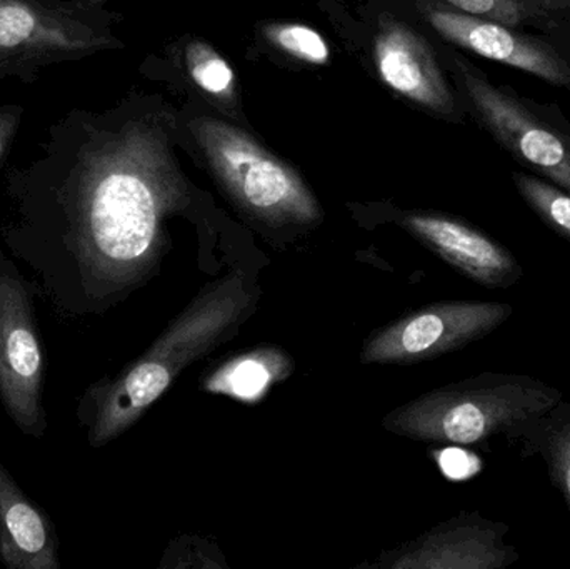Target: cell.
I'll return each instance as SVG.
<instances>
[{"mask_svg": "<svg viewBox=\"0 0 570 569\" xmlns=\"http://www.w3.org/2000/svg\"><path fill=\"white\" fill-rule=\"evenodd\" d=\"M514 306L501 301H439L375 331L362 347L364 364L435 360L484 340L508 323Z\"/></svg>", "mask_w": 570, "mask_h": 569, "instance_id": "obj_7", "label": "cell"}, {"mask_svg": "<svg viewBox=\"0 0 570 569\" xmlns=\"http://www.w3.org/2000/svg\"><path fill=\"white\" fill-rule=\"evenodd\" d=\"M454 70L475 119L492 139L535 176L570 194V129L509 87L495 86L468 60L454 57Z\"/></svg>", "mask_w": 570, "mask_h": 569, "instance_id": "obj_6", "label": "cell"}, {"mask_svg": "<svg viewBox=\"0 0 570 569\" xmlns=\"http://www.w3.org/2000/svg\"><path fill=\"white\" fill-rule=\"evenodd\" d=\"M419 9L448 42L524 70L551 86L570 87V59L549 40L519 32V27L468 16L438 0H419Z\"/></svg>", "mask_w": 570, "mask_h": 569, "instance_id": "obj_8", "label": "cell"}, {"mask_svg": "<svg viewBox=\"0 0 570 569\" xmlns=\"http://www.w3.org/2000/svg\"><path fill=\"white\" fill-rule=\"evenodd\" d=\"M294 371L291 356L279 347H256L224 361L206 380L207 393L233 398L240 403H257L273 386L283 383Z\"/></svg>", "mask_w": 570, "mask_h": 569, "instance_id": "obj_14", "label": "cell"}, {"mask_svg": "<svg viewBox=\"0 0 570 569\" xmlns=\"http://www.w3.org/2000/svg\"><path fill=\"white\" fill-rule=\"evenodd\" d=\"M77 2L92 3V6H99V3L107 2V0H77Z\"/></svg>", "mask_w": 570, "mask_h": 569, "instance_id": "obj_22", "label": "cell"}, {"mask_svg": "<svg viewBox=\"0 0 570 569\" xmlns=\"http://www.w3.org/2000/svg\"><path fill=\"white\" fill-rule=\"evenodd\" d=\"M0 560L10 569H57V540L46 514L33 507L0 467Z\"/></svg>", "mask_w": 570, "mask_h": 569, "instance_id": "obj_13", "label": "cell"}, {"mask_svg": "<svg viewBox=\"0 0 570 569\" xmlns=\"http://www.w3.org/2000/svg\"><path fill=\"white\" fill-rule=\"evenodd\" d=\"M96 9L77 0H0V79H29L53 63L119 46Z\"/></svg>", "mask_w": 570, "mask_h": 569, "instance_id": "obj_5", "label": "cell"}, {"mask_svg": "<svg viewBox=\"0 0 570 569\" xmlns=\"http://www.w3.org/2000/svg\"><path fill=\"white\" fill-rule=\"evenodd\" d=\"M190 129L224 189L250 216L271 226L321 219L317 199L301 174L250 134L214 117L193 120Z\"/></svg>", "mask_w": 570, "mask_h": 569, "instance_id": "obj_4", "label": "cell"}, {"mask_svg": "<svg viewBox=\"0 0 570 569\" xmlns=\"http://www.w3.org/2000/svg\"><path fill=\"white\" fill-rule=\"evenodd\" d=\"M374 60L385 86L422 109L455 116L458 102L428 40L401 20L384 17L374 37Z\"/></svg>", "mask_w": 570, "mask_h": 569, "instance_id": "obj_12", "label": "cell"}, {"mask_svg": "<svg viewBox=\"0 0 570 569\" xmlns=\"http://www.w3.org/2000/svg\"><path fill=\"white\" fill-rule=\"evenodd\" d=\"M254 310L239 274L207 286L159 340L97 396L89 441L102 447L129 430L194 361L229 340Z\"/></svg>", "mask_w": 570, "mask_h": 569, "instance_id": "obj_2", "label": "cell"}, {"mask_svg": "<svg viewBox=\"0 0 570 569\" xmlns=\"http://www.w3.org/2000/svg\"><path fill=\"white\" fill-rule=\"evenodd\" d=\"M531 6L538 7L544 13L566 12L570 10V0H524Z\"/></svg>", "mask_w": 570, "mask_h": 569, "instance_id": "obj_21", "label": "cell"}, {"mask_svg": "<svg viewBox=\"0 0 570 569\" xmlns=\"http://www.w3.org/2000/svg\"><path fill=\"white\" fill-rule=\"evenodd\" d=\"M438 2L468 16L495 20L511 27H521L548 16L524 0H438Z\"/></svg>", "mask_w": 570, "mask_h": 569, "instance_id": "obj_19", "label": "cell"}, {"mask_svg": "<svg viewBox=\"0 0 570 569\" xmlns=\"http://www.w3.org/2000/svg\"><path fill=\"white\" fill-rule=\"evenodd\" d=\"M564 393L528 374L485 373L445 384L391 411L382 426L422 443L474 447L494 438L514 443Z\"/></svg>", "mask_w": 570, "mask_h": 569, "instance_id": "obj_3", "label": "cell"}, {"mask_svg": "<svg viewBox=\"0 0 570 569\" xmlns=\"http://www.w3.org/2000/svg\"><path fill=\"white\" fill-rule=\"evenodd\" d=\"M42 367L26 287L0 269V396L26 433H42Z\"/></svg>", "mask_w": 570, "mask_h": 569, "instance_id": "obj_9", "label": "cell"}, {"mask_svg": "<svg viewBox=\"0 0 570 569\" xmlns=\"http://www.w3.org/2000/svg\"><path fill=\"white\" fill-rule=\"evenodd\" d=\"M186 67L193 82L207 96L224 104H233L236 99V73L209 43L190 40L186 46Z\"/></svg>", "mask_w": 570, "mask_h": 569, "instance_id": "obj_17", "label": "cell"}, {"mask_svg": "<svg viewBox=\"0 0 570 569\" xmlns=\"http://www.w3.org/2000/svg\"><path fill=\"white\" fill-rule=\"evenodd\" d=\"M401 224L449 266L485 290H512L524 277V267L511 249L468 220L441 213H407Z\"/></svg>", "mask_w": 570, "mask_h": 569, "instance_id": "obj_11", "label": "cell"}, {"mask_svg": "<svg viewBox=\"0 0 570 569\" xmlns=\"http://www.w3.org/2000/svg\"><path fill=\"white\" fill-rule=\"evenodd\" d=\"M522 458L544 461L549 480L561 494L570 517V403L562 400L551 411L535 418L514 441Z\"/></svg>", "mask_w": 570, "mask_h": 569, "instance_id": "obj_15", "label": "cell"}, {"mask_svg": "<svg viewBox=\"0 0 570 569\" xmlns=\"http://www.w3.org/2000/svg\"><path fill=\"white\" fill-rule=\"evenodd\" d=\"M20 116H22L20 107H2L0 109V159L16 136Z\"/></svg>", "mask_w": 570, "mask_h": 569, "instance_id": "obj_20", "label": "cell"}, {"mask_svg": "<svg viewBox=\"0 0 570 569\" xmlns=\"http://www.w3.org/2000/svg\"><path fill=\"white\" fill-rule=\"evenodd\" d=\"M79 219L94 266L130 279L163 249L164 223L187 200L167 137L153 122L129 124L79 153Z\"/></svg>", "mask_w": 570, "mask_h": 569, "instance_id": "obj_1", "label": "cell"}, {"mask_svg": "<svg viewBox=\"0 0 570 569\" xmlns=\"http://www.w3.org/2000/svg\"><path fill=\"white\" fill-rule=\"evenodd\" d=\"M511 527L481 513H461L391 555L381 567L391 569H504L521 560L509 541Z\"/></svg>", "mask_w": 570, "mask_h": 569, "instance_id": "obj_10", "label": "cell"}, {"mask_svg": "<svg viewBox=\"0 0 570 569\" xmlns=\"http://www.w3.org/2000/svg\"><path fill=\"white\" fill-rule=\"evenodd\" d=\"M515 189L532 213L559 237L570 243V194L556 184L532 174H512Z\"/></svg>", "mask_w": 570, "mask_h": 569, "instance_id": "obj_16", "label": "cell"}, {"mask_svg": "<svg viewBox=\"0 0 570 569\" xmlns=\"http://www.w3.org/2000/svg\"><path fill=\"white\" fill-rule=\"evenodd\" d=\"M264 36L281 52L311 66H325L331 57L327 40L302 23H271L264 29Z\"/></svg>", "mask_w": 570, "mask_h": 569, "instance_id": "obj_18", "label": "cell"}]
</instances>
